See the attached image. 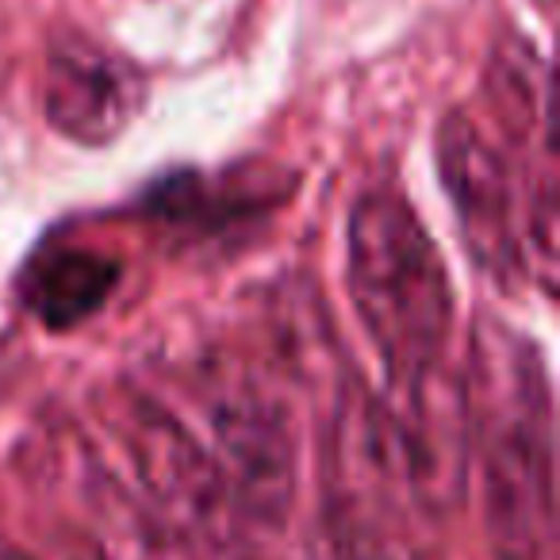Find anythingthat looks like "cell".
I'll return each instance as SVG.
<instances>
[{
	"mask_svg": "<svg viewBox=\"0 0 560 560\" xmlns=\"http://www.w3.org/2000/svg\"><path fill=\"white\" fill-rule=\"evenodd\" d=\"M465 388L491 557L545 560L557 514L549 369L518 330L480 319Z\"/></svg>",
	"mask_w": 560,
	"mask_h": 560,
	"instance_id": "1",
	"label": "cell"
},
{
	"mask_svg": "<svg viewBox=\"0 0 560 560\" xmlns=\"http://www.w3.org/2000/svg\"><path fill=\"white\" fill-rule=\"evenodd\" d=\"M353 312L392 381H411L442 361L453 330V284L419 211L388 188L365 192L346 226Z\"/></svg>",
	"mask_w": 560,
	"mask_h": 560,
	"instance_id": "2",
	"label": "cell"
},
{
	"mask_svg": "<svg viewBox=\"0 0 560 560\" xmlns=\"http://www.w3.org/2000/svg\"><path fill=\"white\" fill-rule=\"evenodd\" d=\"M112 430L124 438L147 506L180 541L196 537L215 552L234 549L246 522L208 445L170 407L139 388H124L112 404Z\"/></svg>",
	"mask_w": 560,
	"mask_h": 560,
	"instance_id": "3",
	"label": "cell"
},
{
	"mask_svg": "<svg viewBox=\"0 0 560 560\" xmlns=\"http://www.w3.org/2000/svg\"><path fill=\"white\" fill-rule=\"evenodd\" d=\"M208 453L246 526L277 529L296 495V434L284 399L242 365L219 361L200 376Z\"/></svg>",
	"mask_w": 560,
	"mask_h": 560,
	"instance_id": "4",
	"label": "cell"
},
{
	"mask_svg": "<svg viewBox=\"0 0 560 560\" xmlns=\"http://www.w3.org/2000/svg\"><path fill=\"white\" fill-rule=\"evenodd\" d=\"M438 177L472 261L491 280H511L522 269L511 165L468 112H450L438 127Z\"/></svg>",
	"mask_w": 560,
	"mask_h": 560,
	"instance_id": "5",
	"label": "cell"
},
{
	"mask_svg": "<svg viewBox=\"0 0 560 560\" xmlns=\"http://www.w3.org/2000/svg\"><path fill=\"white\" fill-rule=\"evenodd\" d=\"M147 101V81L127 58L101 43L66 35L50 47L43 112L50 127L81 147H108L131 127Z\"/></svg>",
	"mask_w": 560,
	"mask_h": 560,
	"instance_id": "6",
	"label": "cell"
},
{
	"mask_svg": "<svg viewBox=\"0 0 560 560\" xmlns=\"http://www.w3.org/2000/svg\"><path fill=\"white\" fill-rule=\"evenodd\" d=\"M419 514L381 495L327 483L315 522V560H422Z\"/></svg>",
	"mask_w": 560,
	"mask_h": 560,
	"instance_id": "7",
	"label": "cell"
},
{
	"mask_svg": "<svg viewBox=\"0 0 560 560\" xmlns=\"http://www.w3.org/2000/svg\"><path fill=\"white\" fill-rule=\"evenodd\" d=\"M119 280V261L85 246L43 249L20 277L27 312L50 330H70L108 304Z\"/></svg>",
	"mask_w": 560,
	"mask_h": 560,
	"instance_id": "8",
	"label": "cell"
},
{
	"mask_svg": "<svg viewBox=\"0 0 560 560\" xmlns=\"http://www.w3.org/2000/svg\"><path fill=\"white\" fill-rule=\"evenodd\" d=\"M81 499L89 514L85 541L96 560H192L188 545L104 468L89 472Z\"/></svg>",
	"mask_w": 560,
	"mask_h": 560,
	"instance_id": "9",
	"label": "cell"
},
{
	"mask_svg": "<svg viewBox=\"0 0 560 560\" xmlns=\"http://www.w3.org/2000/svg\"><path fill=\"white\" fill-rule=\"evenodd\" d=\"M488 93L495 104L499 124L514 142H529V135H549V112H545V70L534 47L511 39L495 47L488 70Z\"/></svg>",
	"mask_w": 560,
	"mask_h": 560,
	"instance_id": "10",
	"label": "cell"
},
{
	"mask_svg": "<svg viewBox=\"0 0 560 560\" xmlns=\"http://www.w3.org/2000/svg\"><path fill=\"white\" fill-rule=\"evenodd\" d=\"M62 560H96V552H93V549H89V541H85V545H81V549L66 552V557H62Z\"/></svg>",
	"mask_w": 560,
	"mask_h": 560,
	"instance_id": "11",
	"label": "cell"
},
{
	"mask_svg": "<svg viewBox=\"0 0 560 560\" xmlns=\"http://www.w3.org/2000/svg\"><path fill=\"white\" fill-rule=\"evenodd\" d=\"M0 560H27V557H16V552H9V557H0Z\"/></svg>",
	"mask_w": 560,
	"mask_h": 560,
	"instance_id": "12",
	"label": "cell"
}]
</instances>
